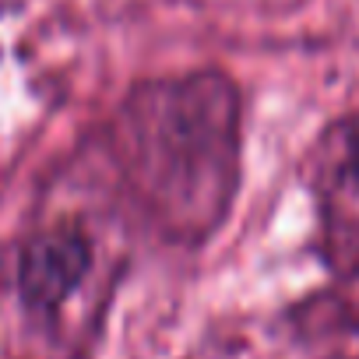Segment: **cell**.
Listing matches in <instances>:
<instances>
[{
	"label": "cell",
	"instance_id": "2",
	"mask_svg": "<svg viewBox=\"0 0 359 359\" xmlns=\"http://www.w3.org/2000/svg\"><path fill=\"white\" fill-rule=\"evenodd\" d=\"M345 158H348V165H352V172H355V180H359V116L348 123V137H345Z\"/></svg>",
	"mask_w": 359,
	"mask_h": 359
},
{
	"label": "cell",
	"instance_id": "1",
	"mask_svg": "<svg viewBox=\"0 0 359 359\" xmlns=\"http://www.w3.org/2000/svg\"><path fill=\"white\" fill-rule=\"evenodd\" d=\"M95 247L85 229L60 222L32 233L15 257L18 306L39 324H60L81 285L92 278Z\"/></svg>",
	"mask_w": 359,
	"mask_h": 359
}]
</instances>
